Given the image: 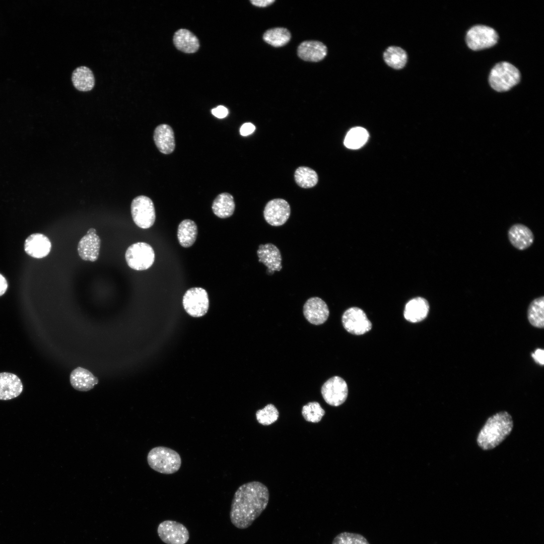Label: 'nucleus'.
Listing matches in <instances>:
<instances>
[{
    "instance_id": "f257e3e1",
    "label": "nucleus",
    "mask_w": 544,
    "mask_h": 544,
    "mask_svg": "<svg viewBox=\"0 0 544 544\" xmlns=\"http://www.w3.org/2000/svg\"><path fill=\"white\" fill-rule=\"evenodd\" d=\"M269 499L268 489L262 483L252 481L242 485L231 503V522L239 529L249 527L266 508Z\"/></svg>"
},
{
    "instance_id": "f03ea898",
    "label": "nucleus",
    "mask_w": 544,
    "mask_h": 544,
    "mask_svg": "<svg viewBox=\"0 0 544 544\" xmlns=\"http://www.w3.org/2000/svg\"><path fill=\"white\" fill-rule=\"evenodd\" d=\"M513 427L510 414L506 411L498 412L488 419L478 435L477 444L483 450L493 449L509 435Z\"/></svg>"
},
{
    "instance_id": "7ed1b4c3",
    "label": "nucleus",
    "mask_w": 544,
    "mask_h": 544,
    "mask_svg": "<svg viewBox=\"0 0 544 544\" xmlns=\"http://www.w3.org/2000/svg\"><path fill=\"white\" fill-rule=\"evenodd\" d=\"M149 465L158 472L170 474L179 470L181 466V458L175 450L165 446L153 448L147 455Z\"/></svg>"
},
{
    "instance_id": "20e7f679",
    "label": "nucleus",
    "mask_w": 544,
    "mask_h": 544,
    "mask_svg": "<svg viewBox=\"0 0 544 544\" xmlns=\"http://www.w3.org/2000/svg\"><path fill=\"white\" fill-rule=\"evenodd\" d=\"M520 80L518 70L506 61L496 64L492 69L489 78L491 87L498 92L508 91L517 85Z\"/></svg>"
},
{
    "instance_id": "39448f33",
    "label": "nucleus",
    "mask_w": 544,
    "mask_h": 544,
    "mask_svg": "<svg viewBox=\"0 0 544 544\" xmlns=\"http://www.w3.org/2000/svg\"><path fill=\"white\" fill-rule=\"evenodd\" d=\"M125 258L127 265L133 269L146 270L150 268L155 260L153 248L149 244L140 242L132 244L126 250Z\"/></svg>"
},
{
    "instance_id": "423d86ee",
    "label": "nucleus",
    "mask_w": 544,
    "mask_h": 544,
    "mask_svg": "<svg viewBox=\"0 0 544 544\" xmlns=\"http://www.w3.org/2000/svg\"><path fill=\"white\" fill-rule=\"evenodd\" d=\"M132 218L137 226L142 229L152 227L156 219L154 203L149 197L140 195L135 197L131 203Z\"/></svg>"
},
{
    "instance_id": "0eeeda50",
    "label": "nucleus",
    "mask_w": 544,
    "mask_h": 544,
    "mask_svg": "<svg viewBox=\"0 0 544 544\" xmlns=\"http://www.w3.org/2000/svg\"><path fill=\"white\" fill-rule=\"evenodd\" d=\"M498 36L496 31L488 26L476 25L467 32L466 42L473 50H480L494 46L497 42Z\"/></svg>"
},
{
    "instance_id": "6e6552de",
    "label": "nucleus",
    "mask_w": 544,
    "mask_h": 544,
    "mask_svg": "<svg viewBox=\"0 0 544 544\" xmlns=\"http://www.w3.org/2000/svg\"><path fill=\"white\" fill-rule=\"evenodd\" d=\"M182 303L188 314L194 317H201L207 312L209 307L207 292L200 287L191 288L184 294Z\"/></svg>"
},
{
    "instance_id": "1a4fd4ad",
    "label": "nucleus",
    "mask_w": 544,
    "mask_h": 544,
    "mask_svg": "<svg viewBox=\"0 0 544 544\" xmlns=\"http://www.w3.org/2000/svg\"><path fill=\"white\" fill-rule=\"evenodd\" d=\"M321 392L327 404L337 406L343 404L347 398L348 385L344 379L335 376L328 379L323 384Z\"/></svg>"
},
{
    "instance_id": "9d476101",
    "label": "nucleus",
    "mask_w": 544,
    "mask_h": 544,
    "mask_svg": "<svg viewBox=\"0 0 544 544\" xmlns=\"http://www.w3.org/2000/svg\"><path fill=\"white\" fill-rule=\"evenodd\" d=\"M157 533L166 544H185L189 538V531L183 524L170 520L161 522Z\"/></svg>"
},
{
    "instance_id": "9b49d317",
    "label": "nucleus",
    "mask_w": 544,
    "mask_h": 544,
    "mask_svg": "<svg viewBox=\"0 0 544 544\" xmlns=\"http://www.w3.org/2000/svg\"><path fill=\"white\" fill-rule=\"evenodd\" d=\"M342 323L348 332L356 335L363 334L372 328V323L366 313L357 307H351L345 311Z\"/></svg>"
},
{
    "instance_id": "f8f14e48",
    "label": "nucleus",
    "mask_w": 544,
    "mask_h": 544,
    "mask_svg": "<svg viewBox=\"0 0 544 544\" xmlns=\"http://www.w3.org/2000/svg\"><path fill=\"white\" fill-rule=\"evenodd\" d=\"M291 213L289 203L282 198H275L266 205L263 216L266 222L273 226H280L287 221Z\"/></svg>"
},
{
    "instance_id": "ddd939ff",
    "label": "nucleus",
    "mask_w": 544,
    "mask_h": 544,
    "mask_svg": "<svg viewBox=\"0 0 544 544\" xmlns=\"http://www.w3.org/2000/svg\"><path fill=\"white\" fill-rule=\"evenodd\" d=\"M101 240L97 235L94 228L89 229L86 235L80 240L78 245V252L80 257L84 260L92 262L97 260L100 248Z\"/></svg>"
},
{
    "instance_id": "4468645a",
    "label": "nucleus",
    "mask_w": 544,
    "mask_h": 544,
    "mask_svg": "<svg viewBox=\"0 0 544 544\" xmlns=\"http://www.w3.org/2000/svg\"><path fill=\"white\" fill-rule=\"evenodd\" d=\"M303 314L311 323L320 325L327 319L329 311L326 303L317 297L308 299L303 306Z\"/></svg>"
},
{
    "instance_id": "2eb2a0df",
    "label": "nucleus",
    "mask_w": 544,
    "mask_h": 544,
    "mask_svg": "<svg viewBox=\"0 0 544 544\" xmlns=\"http://www.w3.org/2000/svg\"><path fill=\"white\" fill-rule=\"evenodd\" d=\"M258 261L267 267L266 273L272 275L282 268V256L278 248L272 243L259 245L257 250Z\"/></svg>"
},
{
    "instance_id": "dca6fc26",
    "label": "nucleus",
    "mask_w": 544,
    "mask_h": 544,
    "mask_svg": "<svg viewBox=\"0 0 544 544\" xmlns=\"http://www.w3.org/2000/svg\"><path fill=\"white\" fill-rule=\"evenodd\" d=\"M508 237L512 245L520 250L529 247L534 239L531 230L526 226L519 223L515 224L509 228Z\"/></svg>"
},
{
    "instance_id": "f3484780",
    "label": "nucleus",
    "mask_w": 544,
    "mask_h": 544,
    "mask_svg": "<svg viewBox=\"0 0 544 544\" xmlns=\"http://www.w3.org/2000/svg\"><path fill=\"white\" fill-rule=\"evenodd\" d=\"M51 248V242L45 235L35 233L30 235L25 242V250L32 257L40 258L47 256Z\"/></svg>"
},
{
    "instance_id": "a211bd4d",
    "label": "nucleus",
    "mask_w": 544,
    "mask_h": 544,
    "mask_svg": "<svg viewBox=\"0 0 544 544\" xmlns=\"http://www.w3.org/2000/svg\"><path fill=\"white\" fill-rule=\"evenodd\" d=\"M22 390V383L16 375L8 372L0 373V400L15 398Z\"/></svg>"
},
{
    "instance_id": "6ab92c4d",
    "label": "nucleus",
    "mask_w": 544,
    "mask_h": 544,
    "mask_svg": "<svg viewBox=\"0 0 544 544\" xmlns=\"http://www.w3.org/2000/svg\"><path fill=\"white\" fill-rule=\"evenodd\" d=\"M429 308V303L426 299L420 297L413 298L405 306L404 317L411 322L421 321L427 316Z\"/></svg>"
},
{
    "instance_id": "aec40b11",
    "label": "nucleus",
    "mask_w": 544,
    "mask_h": 544,
    "mask_svg": "<svg viewBox=\"0 0 544 544\" xmlns=\"http://www.w3.org/2000/svg\"><path fill=\"white\" fill-rule=\"evenodd\" d=\"M154 140L157 148L163 154H169L174 150V132L169 125L162 124L157 126L154 132Z\"/></svg>"
},
{
    "instance_id": "412c9836",
    "label": "nucleus",
    "mask_w": 544,
    "mask_h": 544,
    "mask_svg": "<svg viewBox=\"0 0 544 544\" xmlns=\"http://www.w3.org/2000/svg\"><path fill=\"white\" fill-rule=\"evenodd\" d=\"M298 55L302 59L317 62L322 60L327 54V47L318 41H305L298 47Z\"/></svg>"
},
{
    "instance_id": "4be33fe9",
    "label": "nucleus",
    "mask_w": 544,
    "mask_h": 544,
    "mask_svg": "<svg viewBox=\"0 0 544 544\" xmlns=\"http://www.w3.org/2000/svg\"><path fill=\"white\" fill-rule=\"evenodd\" d=\"M72 387L78 391H87L94 388L99 380L90 371L78 367L73 370L70 376Z\"/></svg>"
},
{
    "instance_id": "5701e85b",
    "label": "nucleus",
    "mask_w": 544,
    "mask_h": 544,
    "mask_svg": "<svg viewBox=\"0 0 544 544\" xmlns=\"http://www.w3.org/2000/svg\"><path fill=\"white\" fill-rule=\"evenodd\" d=\"M173 42L178 50L185 53H194L199 47L197 38L187 29H181L173 36Z\"/></svg>"
},
{
    "instance_id": "b1692460",
    "label": "nucleus",
    "mask_w": 544,
    "mask_h": 544,
    "mask_svg": "<svg viewBox=\"0 0 544 544\" xmlns=\"http://www.w3.org/2000/svg\"><path fill=\"white\" fill-rule=\"evenodd\" d=\"M72 81L75 88L82 92L91 90L95 85V78L93 72L85 66H79L74 71Z\"/></svg>"
},
{
    "instance_id": "393cba45",
    "label": "nucleus",
    "mask_w": 544,
    "mask_h": 544,
    "mask_svg": "<svg viewBox=\"0 0 544 544\" xmlns=\"http://www.w3.org/2000/svg\"><path fill=\"white\" fill-rule=\"evenodd\" d=\"M235 207L233 196L229 193L224 192L216 197L213 202L212 209L216 216L225 219L233 215Z\"/></svg>"
},
{
    "instance_id": "a878e982",
    "label": "nucleus",
    "mask_w": 544,
    "mask_h": 544,
    "mask_svg": "<svg viewBox=\"0 0 544 544\" xmlns=\"http://www.w3.org/2000/svg\"><path fill=\"white\" fill-rule=\"evenodd\" d=\"M197 233V225L194 221L189 219L183 220L179 224L177 230L180 244L185 248L191 246L196 239Z\"/></svg>"
},
{
    "instance_id": "bb28decb",
    "label": "nucleus",
    "mask_w": 544,
    "mask_h": 544,
    "mask_svg": "<svg viewBox=\"0 0 544 544\" xmlns=\"http://www.w3.org/2000/svg\"><path fill=\"white\" fill-rule=\"evenodd\" d=\"M383 59L390 67L395 70H400L405 65L407 55L406 51L401 47L390 46L384 52Z\"/></svg>"
},
{
    "instance_id": "cd10ccee",
    "label": "nucleus",
    "mask_w": 544,
    "mask_h": 544,
    "mask_svg": "<svg viewBox=\"0 0 544 544\" xmlns=\"http://www.w3.org/2000/svg\"><path fill=\"white\" fill-rule=\"evenodd\" d=\"M527 318L534 327L542 328L544 326V297L533 299L527 309Z\"/></svg>"
},
{
    "instance_id": "c85d7f7f",
    "label": "nucleus",
    "mask_w": 544,
    "mask_h": 544,
    "mask_svg": "<svg viewBox=\"0 0 544 544\" xmlns=\"http://www.w3.org/2000/svg\"><path fill=\"white\" fill-rule=\"evenodd\" d=\"M263 40L274 47H281L286 45L291 39L290 32L285 28H275L265 32Z\"/></svg>"
},
{
    "instance_id": "c756f323",
    "label": "nucleus",
    "mask_w": 544,
    "mask_h": 544,
    "mask_svg": "<svg viewBox=\"0 0 544 544\" xmlns=\"http://www.w3.org/2000/svg\"><path fill=\"white\" fill-rule=\"evenodd\" d=\"M368 137V131L365 128L362 127H354L347 133L344 140V145L348 148L357 149L366 143Z\"/></svg>"
},
{
    "instance_id": "7c9ffc66",
    "label": "nucleus",
    "mask_w": 544,
    "mask_h": 544,
    "mask_svg": "<svg viewBox=\"0 0 544 544\" xmlns=\"http://www.w3.org/2000/svg\"><path fill=\"white\" fill-rule=\"evenodd\" d=\"M294 176L297 184L305 188L312 187L318 182L316 172L307 167L301 166L298 168L295 171Z\"/></svg>"
},
{
    "instance_id": "2f4dec72",
    "label": "nucleus",
    "mask_w": 544,
    "mask_h": 544,
    "mask_svg": "<svg viewBox=\"0 0 544 544\" xmlns=\"http://www.w3.org/2000/svg\"><path fill=\"white\" fill-rule=\"evenodd\" d=\"M301 413L306 421L317 423L321 420L325 414V411L319 402L312 401L303 406Z\"/></svg>"
},
{
    "instance_id": "473e14b6",
    "label": "nucleus",
    "mask_w": 544,
    "mask_h": 544,
    "mask_svg": "<svg viewBox=\"0 0 544 544\" xmlns=\"http://www.w3.org/2000/svg\"><path fill=\"white\" fill-rule=\"evenodd\" d=\"M255 416L257 422L260 424L268 426L278 420L279 412L273 404L269 403L262 409L257 411Z\"/></svg>"
},
{
    "instance_id": "72a5a7b5",
    "label": "nucleus",
    "mask_w": 544,
    "mask_h": 544,
    "mask_svg": "<svg viewBox=\"0 0 544 544\" xmlns=\"http://www.w3.org/2000/svg\"><path fill=\"white\" fill-rule=\"evenodd\" d=\"M332 544H370L362 535L348 532H343L333 539Z\"/></svg>"
},
{
    "instance_id": "f704fd0d",
    "label": "nucleus",
    "mask_w": 544,
    "mask_h": 544,
    "mask_svg": "<svg viewBox=\"0 0 544 544\" xmlns=\"http://www.w3.org/2000/svg\"><path fill=\"white\" fill-rule=\"evenodd\" d=\"M212 113L218 118H223L228 115V110L225 107L219 105L212 110Z\"/></svg>"
},
{
    "instance_id": "c9c22d12",
    "label": "nucleus",
    "mask_w": 544,
    "mask_h": 544,
    "mask_svg": "<svg viewBox=\"0 0 544 544\" xmlns=\"http://www.w3.org/2000/svg\"><path fill=\"white\" fill-rule=\"evenodd\" d=\"M255 129V126L251 123L247 122L243 124L240 129V134L243 136H247L251 134Z\"/></svg>"
},
{
    "instance_id": "e433bc0d",
    "label": "nucleus",
    "mask_w": 544,
    "mask_h": 544,
    "mask_svg": "<svg viewBox=\"0 0 544 544\" xmlns=\"http://www.w3.org/2000/svg\"><path fill=\"white\" fill-rule=\"evenodd\" d=\"M543 356L544 351L541 349H537L535 352L531 354V356L535 362L541 365H543L544 364Z\"/></svg>"
},
{
    "instance_id": "4c0bfd02",
    "label": "nucleus",
    "mask_w": 544,
    "mask_h": 544,
    "mask_svg": "<svg viewBox=\"0 0 544 544\" xmlns=\"http://www.w3.org/2000/svg\"><path fill=\"white\" fill-rule=\"evenodd\" d=\"M250 2L252 3V5H253L254 6H255L259 7H265L266 6H268L270 5V4L273 3L274 2H275V1H274V0H262V1L252 0V1H251Z\"/></svg>"
},
{
    "instance_id": "58836bf2",
    "label": "nucleus",
    "mask_w": 544,
    "mask_h": 544,
    "mask_svg": "<svg viewBox=\"0 0 544 544\" xmlns=\"http://www.w3.org/2000/svg\"><path fill=\"white\" fill-rule=\"evenodd\" d=\"M7 288V281L5 277L0 274V296L5 294Z\"/></svg>"
}]
</instances>
